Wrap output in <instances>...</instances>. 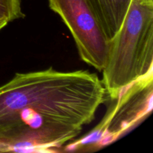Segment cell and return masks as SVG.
I'll return each instance as SVG.
<instances>
[{"label": "cell", "instance_id": "1", "mask_svg": "<svg viewBox=\"0 0 153 153\" xmlns=\"http://www.w3.org/2000/svg\"><path fill=\"white\" fill-rule=\"evenodd\" d=\"M106 96L87 70L16 73L0 86V152L60 147L94 120Z\"/></svg>", "mask_w": 153, "mask_h": 153}, {"label": "cell", "instance_id": "2", "mask_svg": "<svg viewBox=\"0 0 153 153\" xmlns=\"http://www.w3.org/2000/svg\"><path fill=\"white\" fill-rule=\"evenodd\" d=\"M153 0H131L120 27L110 40L102 82L111 100L152 73Z\"/></svg>", "mask_w": 153, "mask_h": 153}, {"label": "cell", "instance_id": "3", "mask_svg": "<svg viewBox=\"0 0 153 153\" xmlns=\"http://www.w3.org/2000/svg\"><path fill=\"white\" fill-rule=\"evenodd\" d=\"M49 5L70 30L81 59L102 71L110 40L88 0H49Z\"/></svg>", "mask_w": 153, "mask_h": 153}, {"label": "cell", "instance_id": "4", "mask_svg": "<svg viewBox=\"0 0 153 153\" xmlns=\"http://www.w3.org/2000/svg\"><path fill=\"white\" fill-rule=\"evenodd\" d=\"M109 40L120 27L131 0H88Z\"/></svg>", "mask_w": 153, "mask_h": 153}, {"label": "cell", "instance_id": "5", "mask_svg": "<svg viewBox=\"0 0 153 153\" xmlns=\"http://www.w3.org/2000/svg\"><path fill=\"white\" fill-rule=\"evenodd\" d=\"M23 17L21 0H0V20L10 22Z\"/></svg>", "mask_w": 153, "mask_h": 153}, {"label": "cell", "instance_id": "6", "mask_svg": "<svg viewBox=\"0 0 153 153\" xmlns=\"http://www.w3.org/2000/svg\"><path fill=\"white\" fill-rule=\"evenodd\" d=\"M8 23L7 22H6V21H4V20H0V30L2 29L3 28H4V26H5Z\"/></svg>", "mask_w": 153, "mask_h": 153}]
</instances>
